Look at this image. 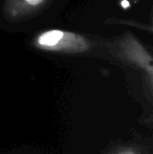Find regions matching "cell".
<instances>
[{"label":"cell","instance_id":"cell-3","mask_svg":"<svg viewBox=\"0 0 153 154\" xmlns=\"http://www.w3.org/2000/svg\"><path fill=\"white\" fill-rule=\"evenodd\" d=\"M50 0H5L4 16L8 21L18 22L37 15L43 11Z\"/></svg>","mask_w":153,"mask_h":154},{"label":"cell","instance_id":"cell-1","mask_svg":"<svg viewBox=\"0 0 153 154\" xmlns=\"http://www.w3.org/2000/svg\"><path fill=\"white\" fill-rule=\"evenodd\" d=\"M33 45L40 51L60 54H82L89 51L91 42L77 32L48 29L34 38Z\"/></svg>","mask_w":153,"mask_h":154},{"label":"cell","instance_id":"cell-2","mask_svg":"<svg viewBox=\"0 0 153 154\" xmlns=\"http://www.w3.org/2000/svg\"><path fill=\"white\" fill-rule=\"evenodd\" d=\"M120 54L123 59L135 65L147 75L149 88H152L153 80V59L144 45L131 32L125 34L118 43Z\"/></svg>","mask_w":153,"mask_h":154},{"label":"cell","instance_id":"cell-4","mask_svg":"<svg viewBox=\"0 0 153 154\" xmlns=\"http://www.w3.org/2000/svg\"><path fill=\"white\" fill-rule=\"evenodd\" d=\"M111 154H141V153H139V151L137 150V149L128 147V148L118 149V150L115 151V152L111 153Z\"/></svg>","mask_w":153,"mask_h":154}]
</instances>
